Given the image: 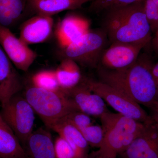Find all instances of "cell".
<instances>
[{"instance_id": "obj_1", "label": "cell", "mask_w": 158, "mask_h": 158, "mask_svg": "<svg viewBox=\"0 0 158 158\" xmlns=\"http://www.w3.org/2000/svg\"><path fill=\"white\" fill-rule=\"evenodd\" d=\"M153 66L147 56L141 55L127 68L110 70L98 67L96 69L98 81L153 112L158 108V88L152 73Z\"/></svg>"}, {"instance_id": "obj_2", "label": "cell", "mask_w": 158, "mask_h": 158, "mask_svg": "<svg viewBox=\"0 0 158 158\" xmlns=\"http://www.w3.org/2000/svg\"><path fill=\"white\" fill-rule=\"evenodd\" d=\"M144 1L103 12L101 29L110 43L146 45L149 42L152 31L144 13Z\"/></svg>"}, {"instance_id": "obj_3", "label": "cell", "mask_w": 158, "mask_h": 158, "mask_svg": "<svg viewBox=\"0 0 158 158\" xmlns=\"http://www.w3.org/2000/svg\"><path fill=\"white\" fill-rule=\"evenodd\" d=\"M104 138L96 152L109 158H116L131 144L144 127V123L119 113L110 111L100 117Z\"/></svg>"}, {"instance_id": "obj_4", "label": "cell", "mask_w": 158, "mask_h": 158, "mask_svg": "<svg viewBox=\"0 0 158 158\" xmlns=\"http://www.w3.org/2000/svg\"><path fill=\"white\" fill-rule=\"evenodd\" d=\"M24 96L45 126L80 111L63 90L50 91L32 85L27 88Z\"/></svg>"}, {"instance_id": "obj_5", "label": "cell", "mask_w": 158, "mask_h": 158, "mask_svg": "<svg viewBox=\"0 0 158 158\" xmlns=\"http://www.w3.org/2000/svg\"><path fill=\"white\" fill-rule=\"evenodd\" d=\"M108 42L102 29L90 31L63 49L64 58L71 59L83 67L97 69Z\"/></svg>"}, {"instance_id": "obj_6", "label": "cell", "mask_w": 158, "mask_h": 158, "mask_svg": "<svg viewBox=\"0 0 158 158\" xmlns=\"http://www.w3.org/2000/svg\"><path fill=\"white\" fill-rule=\"evenodd\" d=\"M34 113L24 96L19 93L2 106L0 115L13 131L23 148L34 131Z\"/></svg>"}, {"instance_id": "obj_7", "label": "cell", "mask_w": 158, "mask_h": 158, "mask_svg": "<svg viewBox=\"0 0 158 158\" xmlns=\"http://www.w3.org/2000/svg\"><path fill=\"white\" fill-rule=\"evenodd\" d=\"M90 90L97 94L118 113L146 124L152 120L141 106L135 102L110 85L99 81L83 77Z\"/></svg>"}, {"instance_id": "obj_8", "label": "cell", "mask_w": 158, "mask_h": 158, "mask_svg": "<svg viewBox=\"0 0 158 158\" xmlns=\"http://www.w3.org/2000/svg\"><path fill=\"white\" fill-rule=\"evenodd\" d=\"M0 46L10 61L17 69L27 71L37 57V54L9 28L0 25Z\"/></svg>"}, {"instance_id": "obj_9", "label": "cell", "mask_w": 158, "mask_h": 158, "mask_svg": "<svg viewBox=\"0 0 158 158\" xmlns=\"http://www.w3.org/2000/svg\"><path fill=\"white\" fill-rule=\"evenodd\" d=\"M145 46L128 43H113L103 52L98 67L110 70L127 68L137 61Z\"/></svg>"}, {"instance_id": "obj_10", "label": "cell", "mask_w": 158, "mask_h": 158, "mask_svg": "<svg viewBox=\"0 0 158 158\" xmlns=\"http://www.w3.org/2000/svg\"><path fill=\"white\" fill-rule=\"evenodd\" d=\"M121 158H158V124H144L143 129L123 152Z\"/></svg>"}, {"instance_id": "obj_11", "label": "cell", "mask_w": 158, "mask_h": 158, "mask_svg": "<svg viewBox=\"0 0 158 158\" xmlns=\"http://www.w3.org/2000/svg\"><path fill=\"white\" fill-rule=\"evenodd\" d=\"M64 92L72 100L79 111L90 116L100 118L109 111L106 102L101 97L90 90L83 77L78 85Z\"/></svg>"}, {"instance_id": "obj_12", "label": "cell", "mask_w": 158, "mask_h": 158, "mask_svg": "<svg viewBox=\"0 0 158 158\" xmlns=\"http://www.w3.org/2000/svg\"><path fill=\"white\" fill-rule=\"evenodd\" d=\"M20 77L0 46V103H6L21 90Z\"/></svg>"}, {"instance_id": "obj_13", "label": "cell", "mask_w": 158, "mask_h": 158, "mask_svg": "<svg viewBox=\"0 0 158 158\" xmlns=\"http://www.w3.org/2000/svg\"><path fill=\"white\" fill-rule=\"evenodd\" d=\"M53 24L52 16L37 15L23 23L19 38L28 45L44 42L50 37Z\"/></svg>"}, {"instance_id": "obj_14", "label": "cell", "mask_w": 158, "mask_h": 158, "mask_svg": "<svg viewBox=\"0 0 158 158\" xmlns=\"http://www.w3.org/2000/svg\"><path fill=\"white\" fill-rule=\"evenodd\" d=\"M90 23L84 18L69 15L58 24L56 35L57 41L63 49L89 32Z\"/></svg>"}, {"instance_id": "obj_15", "label": "cell", "mask_w": 158, "mask_h": 158, "mask_svg": "<svg viewBox=\"0 0 158 158\" xmlns=\"http://www.w3.org/2000/svg\"><path fill=\"white\" fill-rule=\"evenodd\" d=\"M64 138L70 145L77 158H88L89 145L81 131L64 118L46 126Z\"/></svg>"}, {"instance_id": "obj_16", "label": "cell", "mask_w": 158, "mask_h": 158, "mask_svg": "<svg viewBox=\"0 0 158 158\" xmlns=\"http://www.w3.org/2000/svg\"><path fill=\"white\" fill-rule=\"evenodd\" d=\"M24 148L28 158H56L52 135L43 128L33 131Z\"/></svg>"}, {"instance_id": "obj_17", "label": "cell", "mask_w": 158, "mask_h": 158, "mask_svg": "<svg viewBox=\"0 0 158 158\" xmlns=\"http://www.w3.org/2000/svg\"><path fill=\"white\" fill-rule=\"evenodd\" d=\"M92 0H27V6L37 15L52 16L61 11L75 10Z\"/></svg>"}, {"instance_id": "obj_18", "label": "cell", "mask_w": 158, "mask_h": 158, "mask_svg": "<svg viewBox=\"0 0 158 158\" xmlns=\"http://www.w3.org/2000/svg\"><path fill=\"white\" fill-rule=\"evenodd\" d=\"M0 158H28L18 138L1 115Z\"/></svg>"}, {"instance_id": "obj_19", "label": "cell", "mask_w": 158, "mask_h": 158, "mask_svg": "<svg viewBox=\"0 0 158 158\" xmlns=\"http://www.w3.org/2000/svg\"><path fill=\"white\" fill-rule=\"evenodd\" d=\"M55 72L59 86L63 91L74 88L83 78L80 65L68 58L63 59Z\"/></svg>"}, {"instance_id": "obj_20", "label": "cell", "mask_w": 158, "mask_h": 158, "mask_svg": "<svg viewBox=\"0 0 158 158\" xmlns=\"http://www.w3.org/2000/svg\"><path fill=\"white\" fill-rule=\"evenodd\" d=\"M27 0H0V25L9 28L22 16Z\"/></svg>"}, {"instance_id": "obj_21", "label": "cell", "mask_w": 158, "mask_h": 158, "mask_svg": "<svg viewBox=\"0 0 158 158\" xmlns=\"http://www.w3.org/2000/svg\"><path fill=\"white\" fill-rule=\"evenodd\" d=\"M31 81L33 86L40 89L54 91L62 90L58 83L55 70L38 72L33 76Z\"/></svg>"}, {"instance_id": "obj_22", "label": "cell", "mask_w": 158, "mask_h": 158, "mask_svg": "<svg viewBox=\"0 0 158 158\" xmlns=\"http://www.w3.org/2000/svg\"><path fill=\"white\" fill-rule=\"evenodd\" d=\"M144 0H92L90 9L95 13H103L114 8L128 6Z\"/></svg>"}, {"instance_id": "obj_23", "label": "cell", "mask_w": 158, "mask_h": 158, "mask_svg": "<svg viewBox=\"0 0 158 158\" xmlns=\"http://www.w3.org/2000/svg\"><path fill=\"white\" fill-rule=\"evenodd\" d=\"M89 146L99 148L104 138V132L101 126L90 125L80 130Z\"/></svg>"}, {"instance_id": "obj_24", "label": "cell", "mask_w": 158, "mask_h": 158, "mask_svg": "<svg viewBox=\"0 0 158 158\" xmlns=\"http://www.w3.org/2000/svg\"><path fill=\"white\" fill-rule=\"evenodd\" d=\"M63 118L79 130L93 124L91 116L81 111L72 112Z\"/></svg>"}, {"instance_id": "obj_25", "label": "cell", "mask_w": 158, "mask_h": 158, "mask_svg": "<svg viewBox=\"0 0 158 158\" xmlns=\"http://www.w3.org/2000/svg\"><path fill=\"white\" fill-rule=\"evenodd\" d=\"M144 11L152 32L155 33L158 28V7L152 0H144Z\"/></svg>"}, {"instance_id": "obj_26", "label": "cell", "mask_w": 158, "mask_h": 158, "mask_svg": "<svg viewBox=\"0 0 158 158\" xmlns=\"http://www.w3.org/2000/svg\"><path fill=\"white\" fill-rule=\"evenodd\" d=\"M56 158H77L73 150L64 138L58 136L54 142Z\"/></svg>"}, {"instance_id": "obj_27", "label": "cell", "mask_w": 158, "mask_h": 158, "mask_svg": "<svg viewBox=\"0 0 158 158\" xmlns=\"http://www.w3.org/2000/svg\"><path fill=\"white\" fill-rule=\"evenodd\" d=\"M152 73L158 88V62L156 65H153Z\"/></svg>"}, {"instance_id": "obj_28", "label": "cell", "mask_w": 158, "mask_h": 158, "mask_svg": "<svg viewBox=\"0 0 158 158\" xmlns=\"http://www.w3.org/2000/svg\"><path fill=\"white\" fill-rule=\"evenodd\" d=\"M155 33V36L154 38L153 43L156 49L158 52V28Z\"/></svg>"}, {"instance_id": "obj_29", "label": "cell", "mask_w": 158, "mask_h": 158, "mask_svg": "<svg viewBox=\"0 0 158 158\" xmlns=\"http://www.w3.org/2000/svg\"><path fill=\"white\" fill-rule=\"evenodd\" d=\"M88 158H109L105 157L99 155L97 153L96 151L93 152L89 153Z\"/></svg>"}, {"instance_id": "obj_30", "label": "cell", "mask_w": 158, "mask_h": 158, "mask_svg": "<svg viewBox=\"0 0 158 158\" xmlns=\"http://www.w3.org/2000/svg\"><path fill=\"white\" fill-rule=\"evenodd\" d=\"M153 121H154L158 124V108L154 111H153V115L151 116Z\"/></svg>"}, {"instance_id": "obj_31", "label": "cell", "mask_w": 158, "mask_h": 158, "mask_svg": "<svg viewBox=\"0 0 158 158\" xmlns=\"http://www.w3.org/2000/svg\"><path fill=\"white\" fill-rule=\"evenodd\" d=\"M152 1L158 7V0H152Z\"/></svg>"}, {"instance_id": "obj_32", "label": "cell", "mask_w": 158, "mask_h": 158, "mask_svg": "<svg viewBox=\"0 0 158 158\" xmlns=\"http://www.w3.org/2000/svg\"></svg>"}]
</instances>
